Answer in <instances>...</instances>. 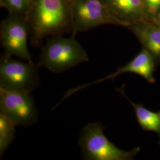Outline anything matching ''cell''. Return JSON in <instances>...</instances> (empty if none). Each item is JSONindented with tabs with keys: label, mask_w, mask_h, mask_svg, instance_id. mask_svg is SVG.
Masks as SVG:
<instances>
[{
	"label": "cell",
	"mask_w": 160,
	"mask_h": 160,
	"mask_svg": "<svg viewBox=\"0 0 160 160\" xmlns=\"http://www.w3.org/2000/svg\"><path fill=\"white\" fill-rule=\"evenodd\" d=\"M74 0H30L25 18L30 42L41 47L47 38L72 33Z\"/></svg>",
	"instance_id": "obj_1"
},
{
	"label": "cell",
	"mask_w": 160,
	"mask_h": 160,
	"mask_svg": "<svg viewBox=\"0 0 160 160\" xmlns=\"http://www.w3.org/2000/svg\"><path fill=\"white\" fill-rule=\"evenodd\" d=\"M88 61L84 48L75 36H55L47 38L41 46L38 63L53 73H62Z\"/></svg>",
	"instance_id": "obj_2"
},
{
	"label": "cell",
	"mask_w": 160,
	"mask_h": 160,
	"mask_svg": "<svg viewBox=\"0 0 160 160\" xmlns=\"http://www.w3.org/2000/svg\"><path fill=\"white\" fill-rule=\"evenodd\" d=\"M106 128L100 122L88 123L81 131L78 145L83 160H132L140 152L137 147L125 151L117 147L104 133Z\"/></svg>",
	"instance_id": "obj_3"
},
{
	"label": "cell",
	"mask_w": 160,
	"mask_h": 160,
	"mask_svg": "<svg viewBox=\"0 0 160 160\" xmlns=\"http://www.w3.org/2000/svg\"><path fill=\"white\" fill-rule=\"evenodd\" d=\"M39 63L15 60L3 54L0 59V88L16 92H33L40 85Z\"/></svg>",
	"instance_id": "obj_4"
},
{
	"label": "cell",
	"mask_w": 160,
	"mask_h": 160,
	"mask_svg": "<svg viewBox=\"0 0 160 160\" xmlns=\"http://www.w3.org/2000/svg\"><path fill=\"white\" fill-rule=\"evenodd\" d=\"M33 92H16L0 88V114L16 126L27 128L37 123L40 112Z\"/></svg>",
	"instance_id": "obj_5"
},
{
	"label": "cell",
	"mask_w": 160,
	"mask_h": 160,
	"mask_svg": "<svg viewBox=\"0 0 160 160\" xmlns=\"http://www.w3.org/2000/svg\"><path fill=\"white\" fill-rule=\"evenodd\" d=\"M0 37L4 54L32 61L28 46L30 29L25 17L9 14L1 23Z\"/></svg>",
	"instance_id": "obj_6"
},
{
	"label": "cell",
	"mask_w": 160,
	"mask_h": 160,
	"mask_svg": "<svg viewBox=\"0 0 160 160\" xmlns=\"http://www.w3.org/2000/svg\"><path fill=\"white\" fill-rule=\"evenodd\" d=\"M72 17V36H74L103 24L120 26L109 12L104 0H74Z\"/></svg>",
	"instance_id": "obj_7"
},
{
	"label": "cell",
	"mask_w": 160,
	"mask_h": 160,
	"mask_svg": "<svg viewBox=\"0 0 160 160\" xmlns=\"http://www.w3.org/2000/svg\"><path fill=\"white\" fill-rule=\"evenodd\" d=\"M155 65L156 63L153 56L147 50L143 48L137 56L134 58L131 61H130L125 66L118 68L116 72L106 76L103 78L97 80L94 82L79 86L69 90L63 96V98L66 99L75 92H78L80 90L86 87L102 82L105 80H113L118 75L127 72L137 74L147 80L148 82L154 83L155 78L154 76V72Z\"/></svg>",
	"instance_id": "obj_8"
},
{
	"label": "cell",
	"mask_w": 160,
	"mask_h": 160,
	"mask_svg": "<svg viewBox=\"0 0 160 160\" xmlns=\"http://www.w3.org/2000/svg\"><path fill=\"white\" fill-rule=\"evenodd\" d=\"M109 12L120 26L152 20L142 0H104Z\"/></svg>",
	"instance_id": "obj_9"
},
{
	"label": "cell",
	"mask_w": 160,
	"mask_h": 160,
	"mask_svg": "<svg viewBox=\"0 0 160 160\" xmlns=\"http://www.w3.org/2000/svg\"><path fill=\"white\" fill-rule=\"evenodd\" d=\"M153 56L155 63L160 61V24L154 20L134 23L127 27Z\"/></svg>",
	"instance_id": "obj_10"
},
{
	"label": "cell",
	"mask_w": 160,
	"mask_h": 160,
	"mask_svg": "<svg viewBox=\"0 0 160 160\" xmlns=\"http://www.w3.org/2000/svg\"><path fill=\"white\" fill-rule=\"evenodd\" d=\"M124 86L116 90L126 98L131 103L136 114L138 123L143 131L156 132L159 137L158 144H160V111L154 112L145 108L141 104H135L127 97L125 94Z\"/></svg>",
	"instance_id": "obj_11"
},
{
	"label": "cell",
	"mask_w": 160,
	"mask_h": 160,
	"mask_svg": "<svg viewBox=\"0 0 160 160\" xmlns=\"http://www.w3.org/2000/svg\"><path fill=\"white\" fill-rule=\"evenodd\" d=\"M12 122L0 114V157L13 142L16 137V128Z\"/></svg>",
	"instance_id": "obj_12"
},
{
	"label": "cell",
	"mask_w": 160,
	"mask_h": 160,
	"mask_svg": "<svg viewBox=\"0 0 160 160\" xmlns=\"http://www.w3.org/2000/svg\"><path fill=\"white\" fill-rule=\"evenodd\" d=\"M30 0H0L1 7L5 8L8 14L25 17Z\"/></svg>",
	"instance_id": "obj_13"
},
{
	"label": "cell",
	"mask_w": 160,
	"mask_h": 160,
	"mask_svg": "<svg viewBox=\"0 0 160 160\" xmlns=\"http://www.w3.org/2000/svg\"><path fill=\"white\" fill-rule=\"evenodd\" d=\"M150 18L152 20L160 10V0H142Z\"/></svg>",
	"instance_id": "obj_14"
},
{
	"label": "cell",
	"mask_w": 160,
	"mask_h": 160,
	"mask_svg": "<svg viewBox=\"0 0 160 160\" xmlns=\"http://www.w3.org/2000/svg\"><path fill=\"white\" fill-rule=\"evenodd\" d=\"M152 20H154L155 22H157V23L160 24V12L157 14L156 16Z\"/></svg>",
	"instance_id": "obj_15"
}]
</instances>
